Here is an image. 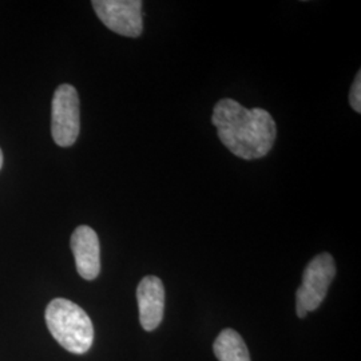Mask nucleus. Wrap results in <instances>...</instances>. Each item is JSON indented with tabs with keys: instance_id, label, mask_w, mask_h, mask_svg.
I'll list each match as a JSON object with an SVG mask.
<instances>
[{
	"instance_id": "1",
	"label": "nucleus",
	"mask_w": 361,
	"mask_h": 361,
	"mask_svg": "<svg viewBox=\"0 0 361 361\" xmlns=\"http://www.w3.org/2000/svg\"><path fill=\"white\" fill-rule=\"evenodd\" d=\"M212 122L224 146L243 159L265 157L276 141V122L268 111L246 109L231 98L214 106Z\"/></svg>"
},
{
	"instance_id": "2",
	"label": "nucleus",
	"mask_w": 361,
	"mask_h": 361,
	"mask_svg": "<svg viewBox=\"0 0 361 361\" xmlns=\"http://www.w3.org/2000/svg\"><path fill=\"white\" fill-rule=\"evenodd\" d=\"M46 324L52 337L68 352L83 355L92 345L94 326L89 314L75 302L54 298L46 308Z\"/></svg>"
},
{
	"instance_id": "3",
	"label": "nucleus",
	"mask_w": 361,
	"mask_h": 361,
	"mask_svg": "<svg viewBox=\"0 0 361 361\" xmlns=\"http://www.w3.org/2000/svg\"><path fill=\"white\" fill-rule=\"evenodd\" d=\"M335 276V259L329 253H322L310 261L302 274V285L296 293L297 316L300 319L322 305Z\"/></svg>"
},
{
	"instance_id": "4",
	"label": "nucleus",
	"mask_w": 361,
	"mask_h": 361,
	"mask_svg": "<svg viewBox=\"0 0 361 361\" xmlns=\"http://www.w3.org/2000/svg\"><path fill=\"white\" fill-rule=\"evenodd\" d=\"M80 131L79 97L71 85H61L52 98L51 134L61 147H70Z\"/></svg>"
},
{
	"instance_id": "5",
	"label": "nucleus",
	"mask_w": 361,
	"mask_h": 361,
	"mask_svg": "<svg viewBox=\"0 0 361 361\" xmlns=\"http://www.w3.org/2000/svg\"><path fill=\"white\" fill-rule=\"evenodd\" d=\"M91 4L109 30L128 38H138L142 34V1L94 0Z\"/></svg>"
},
{
	"instance_id": "6",
	"label": "nucleus",
	"mask_w": 361,
	"mask_h": 361,
	"mask_svg": "<svg viewBox=\"0 0 361 361\" xmlns=\"http://www.w3.org/2000/svg\"><path fill=\"white\" fill-rule=\"evenodd\" d=\"M71 250L80 277L95 280L101 271V247L95 231L86 225L77 228L71 235Z\"/></svg>"
},
{
	"instance_id": "7",
	"label": "nucleus",
	"mask_w": 361,
	"mask_h": 361,
	"mask_svg": "<svg viewBox=\"0 0 361 361\" xmlns=\"http://www.w3.org/2000/svg\"><path fill=\"white\" fill-rule=\"evenodd\" d=\"M140 322L143 329L152 332L164 319L165 288L155 276H146L137 288Z\"/></svg>"
},
{
	"instance_id": "8",
	"label": "nucleus",
	"mask_w": 361,
	"mask_h": 361,
	"mask_svg": "<svg viewBox=\"0 0 361 361\" xmlns=\"http://www.w3.org/2000/svg\"><path fill=\"white\" fill-rule=\"evenodd\" d=\"M214 355L219 361H250L243 337L233 329H224L214 341Z\"/></svg>"
},
{
	"instance_id": "9",
	"label": "nucleus",
	"mask_w": 361,
	"mask_h": 361,
	"mask_svg": "<svg viewBox=\"0 0 361 361\" xmlns=\"http://www.w3.org/2000/svg\"><path fill=\"white\" fill-rule=\"evenodd\" d=\"M349 102L356 113L361 111V73L359 71L349 92Z\"/></svg>"
},
{
	"instance_id": "10",
	"label": "nucleus",
	"mask_w": 361,
	"mask_h": 361,
	"mask_svg": "<svg viewBox=\"0 0 361 361\" xmlns=\"http://www.w3.org/2000/svg\"><path fill=\"white\" fill-rule=\"evenodd\" d=\"M3 166V153H1V149H0V169Z\"/></svg>"
}]
</instances>
